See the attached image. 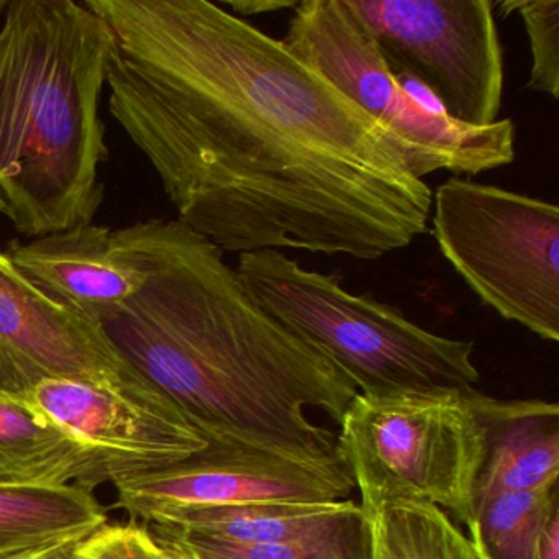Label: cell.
Masks as SVG:
<instances>
[{
  "label": "cell",
  "instance_id": "6da1fadb",
  "mask_svg": "<svg viewBox=\"0 0 559 559\" xmlns=\"http://www.w3.org/2000/svg\"><path fill=\"white\" fill-rule=\"evenodd\" d=\"M116 38L109 110L182 224L224 253L378 260L427 234L401 145L283 40L211 0H86Z\"/></svg>",
  "mask_w": 559,
  "mask_h": 559
},
{
  "label": "cell",
  "instance_id": "7a4b0ae2",
  "mask_svg": "<svg viewBox=\"0 0 559 559\" xmlns=\"http://www.w3.org/2000/svg\"><path fill=\"white\" fill-rule=\"evenodd\" d=\"M114 235L143 284L100 326L143 379L207 441L338 456L335 435L307 408L340 424L358 389L258 302L221 248L181 221L152 218Z\"/></svg>",
  "mask_w": 559,
  "mask_h": 559
},
{
  "label": "cell",
  "instance_id": "3957f363",
  "mask_svg": "<svg viewBox=\"0 0 559 559\" xmlns=\"http://www.w3.org/2000/svg\"><path fill=\"white\" fill-rule=\"evenodd\" d=\"M116 38L76 0H9L0 24V215L37 238L93 224L109 159L100 99Z\"/></svg>",
  "mask_w": 559,
  "mask_h": 559
},
{
  "label": "cell",
  "instance_id": "277c9868",
  "mask_svg": "<svg viewBox=\"0 0 559 559\" xmlns=\"http://www.w3.org/2000/svg\"><path fill=\"white\" fill-rule=\"evenodd\" d=\"M258 302L338 366L362 395L473 389L474 343L435 335L371 294L353 296L340 274L306 270L281 250L240 254Z\"/></svg>",
  "mask_w": 559,
  "mask_h": 559
},
{
  "label": "cell",
  "instance_id": "5b68a950",
  "mask_svg": "<svg viewBox=\"0 0 559 559\" xmlns=\"http://www.w3.org/2000/svg\"><path fill=\"white\" fill-rule=\"evenodd\" d=\"M473 389L358 392L340 420L336 453L359 490L362 512L418 500L471 525L486 453Z\"/></svg>",
  "mask_w": 559,
  "mask_h": 559
},
{
  "label": "cell",
  "instance_id": "8992f818",
  "mask_svg": "<svg viewBox=\"0 0 559 559\" xmlns=\"http://www.w3.org/2000/svg\"><path fill=\"white\" fill-rule=\"evenodd\" d=\"M283 44L382 123L421 181L441 169L476 176L515 159L512 120H497L483 129L463 126L450 119L437 100H428L427 91L415 94L412 81L389 70L345 0L297 2Z\"/></svg>",
  "mask_w": 559,
  "mask_h": 559
},
{
  "label": "cell",
  "instance_id": "52a82bcc",
  "mask_svg": "<svg viewBox=\"0 0 559 559\" xmlns=\"http://www.w3.org/2000/svg\"><path fill=\"white\" fill-rule=\"evenodd\" d=\"M431 211L438 248L471 290L502 319L559 342V209L450 178Z\"/></svg>",
  "mask_w": 559,
  "mask_h": 559
},
{
  "label": "cell",
  "instance_id": "ba28073f",
  "mask_svg": "<svg viewBox=\"0 0 559 559\" xmlns=\"http://www.w3.org/2000/svg\"><path fill=\"white\" fill-rule=\"evenodd\" d=\"M389 70L435 97L450 119L493 126L503 55L492 0H345Z\"/></svg>",
  "mask_w": 559,
  "mask_h": 559
},
{
  "label": "cell",
  "instance_id": "9c48e42d",
  "mask_svg": "<svg viewBox=\"0 0 559 559\" xmlns=\"http://www.w3.org/2000/svg\"><path fill=\"white\" fill-rule=\"evenodd\" d=\"M116 506L153 523L178 510L247 503H329L352 499L355 483L340 456L304 460L241 441L211 440L194 456L112 480Z\"/></svg>",
  "mask_w": 559,
  "mask_h": 559
},
{
  "label": "cell",
  "instance_id": "30bf717a",
  "mask_svg": "<svg viewBox=\"0 0 559 559\" xmlns=\"http://www.w3.org/2000/svg\"><path fill=\"white\" fill-rule=\"evenodd\" d=\"M22 401L96 451L107 483L163 469L207 448L204 435L150 382L50 379Z\"/></svg>",
  "mask_w": 559,
  "mask_h": 559
},
{
  "label": "cell",
  "instance_id": "8fae6325",
  "mask_svg": "<svg viewBox=\"0 0 559 559\" xmlns=\"http://www.w3.org/2000/svg\"><path fill=\"white\" fill-rule=\"evenodd\" d=\"M50 379L148 382L99 323L45 296L0 248V392L22 397Z\"/></svg>",
  "mask_w": 559,
  "mask_h": 559
},
{
  "label": "cell",
  "instance_id": "7c38bea8",
  "mask_svg": "<svg viewBox=\"0 0 559 559\" xmlns=\"http://www.w3.org/2000/svg\"><path fill=\"white\" fill-rule=\"evenodd\" d=\"M17 270L61 306L93 322L106 320L143 284V273L116 241L110 228L83 225L4 248Z\"/></svg>",
  "mask_w": 559,
  "mask_h": 559
},
{
  "label": "cell",
  "instance_id": "4fadbf2b",
  "mask_svg": "<svg viewBox=\"0 0 559 559\" xmlns=\"http://www.w3.org/2000/svg\"><path fill=\"white\" fill-rule=\"evenodd\" d=\"M486 435L474 507L506 492L559 483V407L542 399L502 401L473 389Z\"/></svg>",
  "mask_w": 559,
  "mask_h": 559
},
{
  "label": "cell",
  "instance_id": "5bb4252c",
  "mask_svg": "<svg viewBox=\"0 0 559 559\" xmlns=\"http://www.w3.org/2000/svg\"><path fill=\"white\" fill-rule=\"evenodd\" d=\"M107 483L96 451L38 414L21 397L0 394V486H80Z\"/></svg>",
  "mask_w": 559,
  "mask_h": 559
},
{
  "label": "cell",
  "instance_id": "9a60e30c",
  "mask_svg": "<svg viewBox=\"0 0 559 559\" xmlns=\"http://www.w3.org/2000/svg\"><path fill=\"white\" fill-rule=\"evenodd\" d=\"M106 523V509L83 487L0 486V559L74 548Z\"/></svg>",
  "mask_w": 559,
  "mask_h": 559
},
{
  "label": "cell",
  "instance_id": "2e32d148",
  "mask_svg": "<svg viewBox=\"0 0 559 559\" xmlns=\"http://www.w3.org/2000/svg\"><path fill=\"white\" fill-rule=\"evenodd\" d=\"M361 510L353 499L329 503L263 502L214 509L178 510L152 525L192 538L240 545L293 542L329 532Z\"/></svg>",
  "mask_w": 559,
  "mask_h": 559
},
{
  "label": "cell",
  "instance_id": "e0dca14e",
  "mask_svg": "<svg viewBox=\"0 0 559 559\" xmlns=\"http://www.w3.org/2000/svg\"><path fill=\"white\" fill-rule=\"evenodd\" d=\"M362 516L365 559H479L457 523L431 503L395 500Z\"/></svg>",
  "mask_w": 559,
  "mask_h": 559
},
{
  "label": "cell",
  "instance_id": "ac0fdd59",
  "mask_svg": "<svg viewBox=\"0 0 559 559\" xmlns=\"http://www.w3.org/2000/svg\"><path fill=\"white\" fill-rule=\"evenodd\" d=\"M558 484L499 493L474 507L467 530L477 558H538L546 523L559 510Z\"/></svg>",
  "mask_w": 559,
  "mask_h": 559
},
{
  "label": "cell",
  "instance_id": "d6986e66",
  "mask_svg": "<svg viewBox=\"0 0 559 559\" xmlns=\"http://www.w3.org/2000/svg\"><path fill=\"white\" fill-rule=\"evenodd\" d=\"M171 532L176 533L175 530ZM176 535L205 559H365L366 548L362 510L329 532L293 542L240 545L218 539L192 538L179 533Z\"/></svg>",
  "mask_w": 559,
  "mask_h": 559
},
{
  "label": "cell",
  "instance_id": "ffe728a7",
  "mask_svg": "<svg viewBox=\"0 0 559 559\" xmlns=\"http://www.w3.org/2000/svg\"><path fill=\"white\" fill-rule=\"evenodd\" d=\"M500 14H519L528 35L532 71L526 87L559 96V0H503Z\"/></svg>",
  "mask_w": 559,
  "mask_h": 559
},
{
  "label": "cell",
  "instance_id": "44dd1931",
  "mask_svg": "<svg viewBox=\"0 0 559 559\" xmlns=\"http://www.w3.org/2000/svg\"><path fill=\"white\" fill-rule=\"evenodd\" d=\"M63 559H171L152 530L136 522L100 526Z\"/></svg>",
  "mask_w": 559,
  "mask_h": 559
},
{
  "label": "cell",
  "instance_id": "7402d4cb",
  "mask_svg": "<svg viewBox=\"0 0 559 559\" xmlns=\"http://www.w3.org/2000/svg\"><path fill=\"white\" fill-rule=\"evenodd\" d=\"M227 5L240 15L273 14L296 8L297 0H230Z\"/></svg>",
  "mask_w": 559,
  "mask_h": 559
},
{
  "label": "cell",
  "instance_id": "603a6c76",
  "mask_svg": "<svg viewBox=\"0 0 559 559\" xmlns=\"http://www.w3.org/2000/svg\"><path fill=\"white\" fill-rule=\"evenodd\" d=\"M536 559H559V510L546 523Z\"/></svg>",
  "mask_w": 559,
  "mask_h": 559
},
{
  "label": "cell",
  "instance_id": "cb8c5ba5",
  "mask_svg": "<svg viewBox=\"0 0 559 559\" xmlns=\"http://www.w3.org/2000/svg\"><path fill=\"white\" fill-rule=\"evenodd\" d=\"M153 535L156 536V539H158L159 545L163 546V548L166 549V552H168L169 558L171 559H189L188 556H186V552L182 551L181 546H179V543L176 542L175 538H173L171 535H169L168 532H165L163 528H158V526H153Z\"/></svg>",
  "mask_w": 559,
  "mask_h": 559
},
{
  "label": "cell",
  "instance_id": "d4e9b609",
  "mask_svg": "<svg viewBox=\"0 0 559 559\" xmlns=\"http://www.w3.org/2000/svg\"><path fill=\"white\" fill-rule=\"evenodd\" d=\"M153 526H155V525H153ZM158 528H163V526H158ZM163 530H165V532H168L169 535H171L173 538H175L176 542L179 543V546H181L182 551L186 552V556H188L189 559H205V558H202L201 555H198V552H195L194 549H192L191 546H189L188 543L185 542V539L179 538V536L176 535V533H173L171 530H168V528H163Z\"/></svg>",
  "mask_w": 559,
  "mask_h": 559
},
{
  "label": "cell",
  "instance_id": "484cf974",
  "mask_svg": "<svg viewBox=\"0 0 559 559\" xmlns=\"http://www.w3.org/2000/svg\"><path fill=\"white\" fill-rule=\"evenodd\" d=\"M71 549H73V548H71ZM71 549H64V551L51 552V555L41 556V558H38V559H63L64 556H67L68 552L71 551Z\"/></svg>",
  "mask_w": 559,
  "mask_h": 559
},
{
  "label": "cell",
  "instance_id": "4316f807",
  "mask_svg": "<svg viewBox=\"0 0 559 559\" xmlns=\"http://www.w3.org/2000/svg\"><path fill=\"white\" fill-rule=\"evenodd\" d=\"M9 0H0V21L4 17L5 9H8Z\"/></svg>",
  "mask_w": 559,
  "mask_h": 559
},
{
  "label": "cell",
  "instance_id": "83f0119b",
  "mask_svg": "<svg viewBox=\"0 0 559 559\" xmlns=\"http://www.w3.org/2000/svg\"><path fill=\"white\" fill-rule=\"evenodd\" d=\"M0 394H4V392H0Z\"/></svg>",
  "mask_w": 559,
  "mask_h": 559
}]
</instances>
